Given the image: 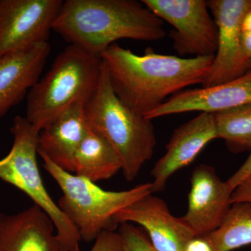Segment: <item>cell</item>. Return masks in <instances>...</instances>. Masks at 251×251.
Masks as SVG:
<instances>
[{
  "label": "cell",
  "mask_w": 251,
  "mask_h": 251,
  "mask_svg": "<svg viewBox=\"0 0 251 251\" xmlns=\"http://www.w3.org/2000/svg\"><path fill=\"white\" fill-rule=\"evenodd\" d=\"M188 209L181 219L196 236L216 230L230 207L232 191L213 167L201 164L191 175Z\"/></svg>",
  "instance_id": "cell-11"
},
{
  "label": "cell",
  "mask_w": 251,
  "mask_h": 251,
  "mask_svg": "<svg viewBox=\"0 0 251 251\" xmlns=\"http://www.w3.org/2000/svg\"><path fill=\"white\" fill-rule=\"evenodd\" d=\"M50 50L48 42L0 57V119L40 79Z\"/></svg>",
  "instance_id": "cell-16"
},
{
  "label": "cell",
  "mask_w": 251,
  "mask_h": 251,
  "mask_svg": "<svg viewBox=\"0 0 251 251\" xmlns=\"http://www.w3.org/2000/svg\"><path fill=\"white\" fill-rule=\"evenodd\" d=\"M43 167L62 190L57 205L78 231L81 240L95 241L105 231H115L117 212L152 193L151 182L122 191H105L96 183L59 168L47 156L39 154Z\"/></svg>",
  "instance_id": "cell-5"
},
{
  "label": "cell",
  "mask_w": 251,
  "mask_h": 251,
  "mask_svg": "<svg viewBox=\"0 0 251 251\" xmlns=\"http://www.w3.org/2000/svg\"><path fill=\"white\" fill-rule=\"evenodd\" d=\"M114 221L118 226L123 223L139 225L158 251H184L196 236L181 218L173 216L166 202L153 193L117 212Z\"/></svg>",
  "instance_id": "cell-10"
},
{
  "label": "cell",
  "mask_w": 251,
  "mask_h": 251,
  "mask_svg": "<svg viewBox=\"0 0 251 251\" xmlns=\"http://www.w3.org/2000/svg\"><path fill=\"white\" fill-rule=\"evenodd\" d=\"M62 0H0V57L48 43Z\"/></svg>",
  "instance_id": "cell-8"
},
{
  "label": "cell",
  "mask_w": 251,
  "mask_h": 251,
  "mask_svg": "<svg viewBox=\"0 0 251 251\" xmlns=\"http://www.w3.org/2000/svg\"><path fill=\"white\" fill-rule=\"evenodd\" d=\"M218 138L214 115L201 112L174 130L165 154L151 171L152 193L163 191L176 172L191 164L201 151Z\"/></svg>",
  "instance_id": "cell-12"
},
{
  "label": "cell",
  "mask_w": 251,
  "mask_h": 251,
  "mask_svg": "<svg viewBox=\"0 0 251 251\" xmlns=\"http://www.w3.org/2000/svg\"><path fill=\"white\" fill-rule=\"evenodd\" d=\"M163 21L135 0H66L52 25L70 44L100 57L123 39L161 40Z\"/></svg>",
  "instance_id": "cell-2"
},
{
  "label": "cell",
  "mask_w": 251,
  "mask_h": 251,
  "mask_svg": "<svg viewBox=\"0 0 251 251\" xmlns=\"http://www.w3.org/2000/svg\"><path fill=\"white\" fill-rule=\"evenodd\" d=\"M184 251H216L206 235L195 236L186 244Z\"/></svg>",
  "instance_id": "cell-24"
},
{
  "label": "cell",
  "mask_w": 251,
  "mask_h": 251,
  "mask_svg": "<svg viewBox=\"0 0 251 251\" xmlns=\"http://www.w3.org/2000/svg\"><path fill=\"white\" fill-rule=\"evenodd\" d=\"M85 102L77 101L39 132L38 154L47 156L54 164L74 173V160L77 149L88 133Z\"/></svg>",
  "instance_id": "cell-15"
},
{
  "label": "cell",
  "mask_w": 251,
  "mask_h": 251,
  "mask_svg": "<svg viewBox=\"0 0 251 251\" xmlns=\"http://www.w3.org/2000/svg\"><path fill=\"white\" fill-rule=\"evenodd\" d=\"M238 202L251 204V175L242 181L232 191L230 204Z\"/></svg>",
  "instance_id": "cell-22"
},
{
  "label": "cell",
  "mask_w": 251,
  "mask_h": 251,
  "mask_svg": "<svg viewBox=\"0 0 251 251\" xmlns=\"http://www.w3.org/2000/svg\"><path fill=\"white\" fill-rule=\"evenodd\" d=\"M100 57L69 45L27 96L25 118L41 131L72 104L87 102L98 85Z\"/></svg>",
  "instance_id": "cell-4"
},
{
  "label": "cell",
  "mask_w": 251,
  "mask_h": 251,
  "mask_svg": "<svg viewBox=\"0 0 251 251\" xmlns=\"http://www.w3.org/2000/svg\"><path fill=\"white\" fill-rule=\"evenodd\" d=\"M122 168L120 157L111 144L90 128L74 157L75 175L96 183L110 179Z\"/></svg>",
  "instance_id": "cell-17"
},
{
  "label": "cell",
  "mask_w": 251,
  "mask_h": 251,
  "mask_svg": "<svg viewBox=\"0 0 251 251\" xmlns=\"http://www.w3.org/2000/svg\"><path fill=\"white\" fill-rule=\"evenodd\" d=\"M215 55L185 58L156 53L143 54L113 44L100 55L112 90L118 98L145 117L186 87L202 84Z\"/></svg>",
  "instance_id": "cell-1"
},
{
  "label": "cell",
  "mask_w": 251,
  "mask_h": 251,
  "mask_svg": "<svg viewBox=\"0 0 251 251\" xmlns=\"http://www.w3.org/2000/svg\"><path fill=\"white\" fill-rule=\"evenodd\" d=\"M85 115L90 128L105 137L115 149L125 179L133 181L153 156L156 145L154 128L151 120L118 98L103 63L97 88L86 102Z\"/></svg>",
  "instance_id": "cell-3"
},
{
  "label": "cell",
  "mask_w": 251,
  "mask_h": 251,
  "mask_svg": "<svg viewBox=\"0 0 251 251\" xmlns=\"http://www.w3.org/2000/svg\"><path fill=\"white\" fill-rule=\"evenodd\" d=\"M153 14L171 24L173 49L180 56L215 55L218 29L204 0H143Z\"/></svg>",
  "instance_id": "cell-7"
},
{
  "label": "cell",
  "mask_w": 251,
  "mask_h": 251,
  "mask_svg": "<svg viewBox=\"0 0 251 251\" xmlns=\"http://www.w3.org/2000/svg\"><path fill=\"white\" fill-rule=\"evenodd\" d=\"M205 235L216 251H232L251 245V204H231L219 227Z\"/></svg>",
  "instance_id": "cell-18"
},
{
  "label": "cell",
  "mask_w": 251,
  "mask_h": 251,
  "mask_svg": "<svg viewBox=\"0 0 251 251\" xmlns=\"http://www.w3.org/2000/svg\"><path fill=\"white\" fill-rule=\"evenodd\" d=\"M218 29L217 50L202 87L229 82L249 72L242 51L243 18L251 9V0L206 1Z\"/></svg>",
  "instance_id": "cell-9"
},
{
  "label": "cell",
  "mask_w": 251,
  "mask_h": 251,
  "mask_svg": "<svg viewBox=\"0 0 251 251\" xmlns=\"http://www.w3.org/2000/svg\"><path fill=\"white\" fill-rule=\"evenodd\" d=\"M118 232L122 239V251H158L142 227L123 223L119 226Z\"/></svg>",
  "instance_id": "cell-20"
},
{
  "label": "cell",
  "mask_w": 251,
  "mask_h": 251,
  "mask_svg": "<svg viewBox=\"0 0 251 251\" xmlns=\"http://www.w3.org/2000/svg\"><path fill=\"white\" fill-rule=\"evenodd\" d=\"M242 29V32H251V9L243 18Z\"/></svg>",
  "instance_id": "cell-26"
},
{
  "label": "cell",
  "mask_w": 251,
  "mask_h": 251,
  "mask_svg": "<svg viewBox=\"0 0 251 251\" xmlns=\"http://www.w3.org/2000/svg\"><path fill=\"white\" fill-rule=\"evenodd\" d=\"M242 55L245 62L251 64V32H242Z\"/></svg>",
  "instance_id": "cell-25"
},
{
  "label": "cell",
  "mask_w": 251,
  "mask_h": 251,
  "mask_svg": "<svg viewBox=\"0 0 251 251\" xmlns=\"http://www.w3.org/2000/svg\"><path fill=\"white\" fill-rule=\"evenodd\" d=\"M251 175V153L240 168L226 181L227 186L233 191L238 185L246 178Z\"/></svg>",
  "instance_id": "cell-23"
},
{
  "label": "cell",
  "mask_w": 251,
  "mask_h": 251,
  "mask_svg": "<svg viewBox=\"0 0 251 251\" xmlns=\"http://www.w3.org/2000/svg\"><path fill=\"white\" fill-rule=\"evenodd\" d=\"M0 251H67L45 211L33 204L17 214L0 213Z\"/></svg>",
  "instance_id": "cell-14"
},
{
  "label": "cell",
  "mask_w": 251,
  "mask_h": 251,
  "mask_svg": "<svg viewBox=\"0 0 251 251\" xmlns=\"http://www.w3.org/2000/svg\"><path fill=\"white\" fill-rule=\"evenodd\" d=\"M249 72H251V66H250V69H249Z\"/></svg>",
  "instance_id": "cell-27"
},
{
  "label": "cell",
  "mask_w": 251,
  "mask_h": 251,
  "mask_svg": "<svg viewBox=\"0 0 251 251\" xmlns=\"http://www.w3.org/2000/svg\"><path fill=\"white\" fill-rule=\"evenodd\" d=\"M14 142L0 159V180L14 186L52 219L57 237L67 251H80L78 231L46 191L37 163L39 131L24 117L16 116L11 128Z\"/></svg>",
  "instance_id": "cell-6"
},
{
  "label": "cell",
  "mask_w": 251,
  "mask_h": 251,
  "mask_svg": "<svg viewBox=\"0 0 251 251\" xmlns=\"http://www.w3.org/2000/svg\"><path fill=\"white\" fill-rule=\"evenodd\" d=\"M90 251H122V239L116 231H105L94 241Z\"/></svg>",
  "instance_id": "cell-21"
},
{
  "label": "cell",
  "mask_w": 251,
  "mask_h": 251,
  "mask_svg": "<svg viewBox=\"0 0 251 251\" xmlns=\"http://www.w3.org/2000/svg\"><path fill=\"white\" fill-rule=\"evenodd\" d=\"M218 138L224 140L229 151L251 150V104L214 114Z\"/></svg>",
  "instance_id": "cell-19"
},
{
  "label": "cell",
  "mask_w": 251,
  "mask_h": 251,
  "mask_svg": "<svg viewBox=\"0 0 251 251\" xmlns=\"http://www.w3.org/2000/svg\"><path fill=\"white\" fill-rule=\"evenodd\" d=\"M249 104H251V72L220 85L181 91L145 117L152 120L188 112L215 114Z\"/></svg>",
  "instance_id": "cell-13"
}]
</instances>
